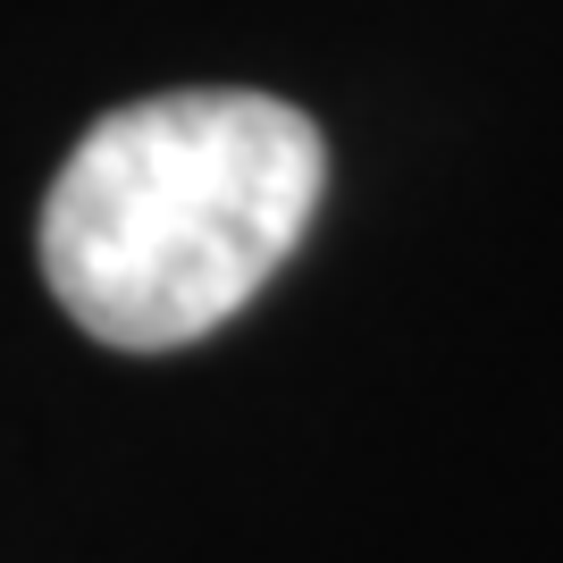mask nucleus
<instances>
[{"label":"nucleus","instance_id":"obj_1","mask_svg":"<svg viewBox=\"0 0 563 563\" xmlns=\"http://www.w3.org/2000/svg\"><path fill=\"white\" fill-rule=\"evenodd\" d=\"M329 186V143L269 93H152L76 143L43 194V278L85 336L168 353L278 278Z\"/></svg>","mask_w":563,"mask_h":563}]
</instances>
